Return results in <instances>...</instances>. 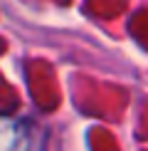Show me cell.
Returning a JSON list of instances; mask_svg holds the SVG:
<instances>
[{
	"mask_svg": "<svg viewBox=\"0 0 148 151\" xmlns=\"http://www.w3.org/2000/svg\"><path fill=\"white\" fill-rule=\"evenodd\" d=\"M0 151H47V131L35 119L0 114Z\"/></svg>",
	"mask_w": 148,
	"mask_h": 151,
	"instance_id": "cell-1",
	"label": "cell"
}]
</instances>
